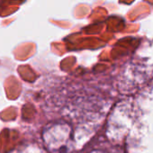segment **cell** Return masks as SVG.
I'll return each instance as SVG.
<instances>
[{
    "mask_svg": "<svg viewBox=\"0 0 153 153\" xmlns=\"http://www.w3.org/2000/svg\"><path fill=\"white\" fill-rule=\"evenodd\" d=\"M92 153H105V152H103V151H93Z\"/></svg>",
    "mask_w": 153,
    "mask_h": 153,
    "instance_id": "cell-1",
    "label": "cell"
}]
</instances>
